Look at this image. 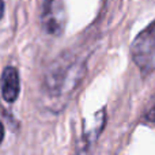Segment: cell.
Wrapping results in <instances>:
<instances>
[{
  "label": "cell",
  "instance_id": "obj_1",
  "mask_svg": "<svg viewBox=\"0 0 155 155\" xmlns=\"http://www.w3.org/2000/svg\"><path fill=\"white\" fill-rule=\"evenodd\" d=\"M86 72L84 61L80 57L65 54L52 63L45 75V90L54 98L71 95L82 82Z\"/></svg>",
  "mask_w": 155,
  "mask_h": 155
},
{
  "label": "cell",
  "instance_id": "obj_2",
  "mask_svg": "<svg viewBox=\"0 0 155 155\" xmlns=\"http://www.w3.org/2000/svg\"><path fill=\"white\" fill-rule=\"evenodd\" d=\"M132 60L143 74L155 71V21L136 35L131 45Z\"/></svg>",
  "mask_w": 155,
  "mask_h": 155
},
{
  "label": "cell",
  "instance_id": "obj_3",
  "mask_svg": "<svg viewBox=\"0 0 155 155\" xmlns=\"http://www.w3.org/2000/svg\"><path fill=\"white\" fill-rule=\"evenodd\" d=\"M41 23L46 34L61 35L67 25V10L63 2H46L41 14Z\"/></svg>",
  "mask_w": 155,
  "mask_h": 155
},
{
  "label": "cell",
  "instance_id": "obj_4",
  "mask_svg": "<svg viewBox=\"0 0 155 155\" xmlns=\"http://www.w3.org/2000/svg\"><path fill=\"white\" fill-rule=\"evenodd\" d=\"M105 121H106V112H105V109L98 110V112L93 116L91 125L84 128V134H83V144H82V150H80L79 155L88 154L91 146L95 143V140L98 139V136L101 135V132L104 131Z\"/></svg>",
  "mask_w": 155,
  "mask_h": 155
},
{
  "label": "cell",
  "instance_id": "obj_5",
  "mask_svg": "<svg viewBox=\"0 0 155 155\" xmlns=\"http://www.w3.org/2000/svg\"><path fill=\"white\" fill-rule=\"evenodd\" d=\"M0 87H2V95L7 102H14L19 95V75L16 68L7 67L3 71L2 82H0Z\"/></svg>",
  "mask_w": 155,
  "mask_h": 155
},
{
  "label": "cell",
  "instance_id": "obj_6",
  "mask_svg": "<svg viewBox=\"0 0 155 155\" xmlns=\"http://www.w3.org/2000/svg\"><path fill=\"white\" fill-rule=\"evenodd\" d=\"M144 118H146V121H147V123H153V124H155V97H154L153 102H151V105L148 106L147 112H146Z\"/></svg>",
  "mask_w": 155,
  "mask_h": 155
},
{
  "label": "cell",
  "instance_id": "obj_7",
  "mask_svg": "<svg viewBox=\"0 0 155 155\" xmlns=\"http://www.w3.org/2000/svg\"><path fill=\"white\" fill-rule=\"evenodd\" d=\"M3 137H4V128H3V124L0 123V143L3 142Z\"/></svg>",
  "mask_w": 155,
  "mask_h": 155
},
{
  "label": "cell",
  "instance_id": "obj_8",
  "mask_svg": "<svg viewBox=\"0 0 155 155\" xmlns=\"http://www.w3.org/2000/svg\"><path fill=\"white\" fill-rule=\"evenodd\" d=\"M3 12H4V4H3V2H0V19L3 16Z\"/></svg>",
  "mask_w": 155,
  "mask_h": 155
}]
</instances>
